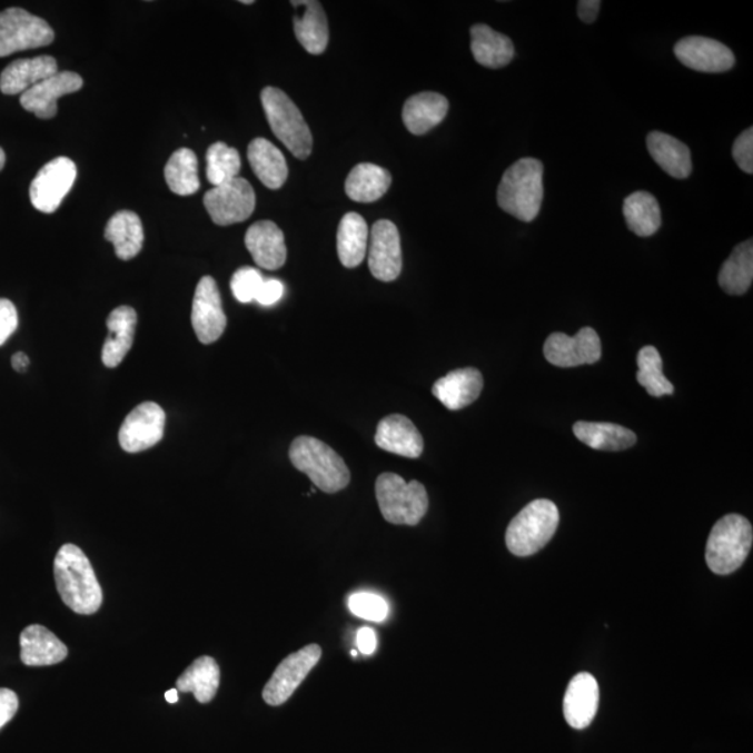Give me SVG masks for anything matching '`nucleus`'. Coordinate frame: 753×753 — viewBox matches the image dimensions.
<instances>
[{"instance_id":"49530a36","label":"nucleus","mask_w":753,"mask_h":753,"mask_svg":"<svg viewBox=\"0 0 753 753\" xmlns=\"http://www.w3.org/2000/svg\"><path fill=\"white\" fill-rule=\"evenodd\" d=\"M357 647L359 652L370 656L377 648V635L371 628H360L356 634Z\"/></svg>"},{"instance_id":"bb28decb","label":"nucleus","mask_w":753,"mask_h":753,"mask_svg":"<svg viewBox=\"0 0 753 753\" xmlns=\"http://www.w3.org/2000/svg\"><path fill=\"white\" fill-rule=\"evenodd\" d=\"M646 146L654 162L672 178L686 179L692 174L690 148L675 137L662 131H652L647 136Z\"/></svg>"},{"instance_id":"6ab92c4d","label":"nucleus","mask_w":753,"mask_h":753,"mask_svg":"<svg viewBox=\"0 0 753 753\" xmlns=\"http://www.w3.org/2000/svg\"><path fill=\"white\" fill-rule=\"evenodd\" d=\"M483 376L477 368L466 367L454 370L434 384L432 393L445 408L460 410L474 404L483 392Z\"/></svg>"},{"instance_id":"3c124183","label":"nucleus","mask_w":753,"mask_h":753,"mask_svg":"<svg viewBox=\"0 0 753 753\" xmlns=\"http://www.w3.org/2000/svg\"><path fill=\"white\" fill-rule=\"evenodd\" d=\"M4 164H7V153L0 148V170L4 168Z\"/></svg>"},{"instance_id":"f257e3e1","label":"nucleus","mask_w":753,"mask_h":753,"mask_svg":"<svg viewBox=\"0 0 753 753\" xmlns=\"http://www.w3.org/2000/svg\"><path fill=\"white\" fill-rule=\"evenodd\" d=\"M55 581L63 603L77 614H96L102 604V587L90 559L75 544L60 547L53 564Z\"/></svg>"},{"instance_id":"f8f14e48","label":"nucleus","mask_w":753,"mask_h":753,"mask_svg":"<svg viewBox=\"0 0 753 753\" xmlns=\"http://www.w3.org/2000/svg\"><path fill=\"white\" fill-rule=\"evenodd\" d=\"M544 357L557 367H578L593 365L601 360L602 343L595 329L582 328L575 337L567 334L554 333L544 344Z\"/></svg>"},{"instance_id":"aec40b11","label":"nucleus","mask_w":753,"mask_h":753,"mask_svg":"<svg viewBox=\"0 0 753 753\" xmlns=\"http://www.w3.org/2000/svg\"><path fill=\"white\" fill-rule=\"evenodd\" d=\"M245 245L258 267L275 271L287 261L288 250L285 236L273 221H258L251 225L245 236Z\"/></svg>"},{"instance_id":"09e8293b","label":"nucleus","mask_w":753,"mask_h":753,"mask_svg":"<svg viewBox=\"0 0 753 753\" xmlns=\"http://www.w3.org/2000/svg\"><path fill=\"white\" fill-rule=\"evenodd\" d=\"M29 365H30L29 356L23 354V351H19V354L13 355L12 366L16 371L24 373L27 368H29Z\"/></svg>"},{"instance_id":"58836bf2","label":"nucleus","mask_w":753,"mask_h":753,"mask_svg":"<svg viewBox=\"0 0 753 753\" xmlns=\"http://www.w3.org/2000/svg\"><path fill=\"white\" fill-rule=\"evenodd\" d=\"M241 159L238 150L222 141L214 142L207 151V179L214 187L238 178Z\"/></svg>"},{"instance_id":"393cba45","label":"nucleus","mask_w":753,"mask_h":753,"mask_svg":"<svg viewBox=\"0 0 753 753\" xmlns=\"http://www.w3.org/2000/svg\"><path fill=\"white\" fill-rule=\"evenodd\" d=\"M449 102L438 92H420L405 102L403 119L412 135L423 136L447 117Z\"/></svg>"},{"instance_id":"0eeeda50","label":"nucleus","mask_w":753,"mask_h":753,"mask_svg":"<svg viewBox=\"0 0 753 753\" xmlns=\"http://www.w3.org/2000/svg\"><path fill=\"white\" fill-rule=\"evenodd\" d=\"M376 497L384 519L393 525L416 526L428 509L426 487L420 482L406 483L395 474L377 477Z\"/></svg>"},{"instance_id":"c03bdc74","label":"nucleus","mask_w":753,"mask_h":753,"mask_svg":"<svg viewBox=\"0 0 753 753\" xmlns=\"http://www.w3.org/2000/svg\"><path fill=\"white\" fill-rule=\"evenodd\" d=\"M285 293L284 284L278 279H264L260 290L256 296V301L262 306H273L278 304Z\"/></svg>"},{"instance_id":"9b49d317","label":"nucleus","mask_w":753,"mask_h":753,"mask_svg":"<svg viewBox=\"0 0 753 753\" xmlns=\"http://www.w3.org/2000/svg\"><path fill=\"white\" fill-rule=\"evenodd\" d=\"M76 164L70 158L59 157L48 162L30 186V200L38 211L52 214L75 185Z\"/></svg>"},{"instance_id":"37998d69","label":"nucleus","mask_w":753,"mask_h":753,"mask_svg":"<svg viewBox=\"0 0 753 753\" xmlns=\"http://www.w3.org/2000/svg\"><path fill=\"white\" fill-rule=\"evenodd\" d=\"M19 327L18 309L8 299H0V346L8 343Z\"/></svg>"},{"instance_id":"f704fd0d","label":"nucleus","mask_w":753,"mask_h":753,"mask_svg":"<svg viewBox=\"0 0 753 753\" xmlns=\"http://www.w3.org/2000/svg\"><path fill=\"white\" fill-rule=\"evenodd\" d=\"M753 280V241H742L723 264L719 274L720 288L725 294L741 296L750 290Z\"/></svg>"},{"instance_id":"b1692460","label":"nucleus","mask_w":753,"mask_h":753,"mask_svg":"<svg viewBox=\"0 0 753 753\" xmlns=\"http://www.w3.org/2000/svg\"><path fill=\"white\" fill-rule=\"evenodd\" d=\"M57 73V59L52 57L14 60L0 76V91L7 96H19Z\"/></svg>"},{"instance_id":"dca6fc26","label":"nucleus","mask_w":753,"mask_h":753,"mask_svg":"<svg viewBox=\"0 0 753 753\" xmlns=\"http://www.w3.org/2000/svg\"><path fill=\"white\" fill-rule=\"evenodd\" d=\"M675 57L681 63L701 73H724L734 68L733 51L724 43L706 37H686L675 43Z\"/></svg>"},{"instance_id":"4468645a","label":"nucleus","mask_w":753,"mask_h":753,"mask_svg":"<svg viewBox=\"0 0 753 753\" xmlns=\"http://www.w3.org/2000/svg\"><path fill=\"white\" fill-rule=\"evenodd\" d=\"M227 323L216 279L202 277L197 285L191 309V326L197 338L205 345L217 343L222 337Z\"/></svg>"},{"instance_id":"412c9836","label":"nucleus","mask_w":753,"mask_h":753,"mask_svg":"<svg viewBox=\"0 0 753 753\" xmlns=\"http://www.w3.org/2000/svg\"><path fill=\"white\" fill-rule=\"evenodd\" d=\"M374 439L378 448L410 459L419 458L425 449L420 432L417 430L414 422L404 415L384 417L378 423Z\"/></svg>"},{"instance_id":"39448f33","label":"nucleus","mask_w":753,"mask_h":753,"mask_svg":"<svg viewBox=\"0 0 753 753\" xmlns=\"http://www.w3.org/2000/svg\"><path fill=\"white\" fill-rule=\"evenodd\" d=\"M753 542L751 522L742 515L730 514L713 526L706 546V563L712 573L730 575L741 568Z\"/></svg>"},{"instance_id":"a211bd4d","label":"nucleus","mask_w":753,"mask_h":753,"mask_svg":"<svg viewBox=\"0 0 753 753\" xmlns=\"http://www.w3.org/2000/svg\"><path fill=\"white\" fill-rule=\"evenodd\" d=\"M601 690L595 677L589 673L575 675L564 697V716L571 727L584 730L589 727L596 717Z\"/></svg>"},{"instance_id":"2eb2a0df","label":"nucleus","mask_w":753,"mask_h":753,"mask_svg":"<svg viewBox=\"0 0 753 753\" xmlns=\"http://www.w3.org/2000/svg\"><path fill=\"white\" fill-rule=\"evenodd\" d=\"M368 268L373 277L382 283H393L403 273L399 230L388 219H382L373 225Z\"/></svg>"},{"instance_id":"f3484780","label":"nucleus","mask_w":753,"mask_h":753,"mask_svg":"<svg viewBox=\"0 0 753 753\" xmlns=\"http://www.w3.org/2000/svg\"><path fill=\"white\" fill-rule=\"evenodd\" d=\"M85 81L73 71H58L57 75L38 82L21 93L20 103L27 112L40 119H52L58 113V100L69 93L80 91Z\"/></svg>"},{"instance_id":"603ef678","label":"nucleus","mask_w":753,"mask_h":753,"mask_svg":"<svg viewBox=\"0 0 753 753\" xmlns=\"http://www.w3.org/2000/svg\"><path fill=\"white\" fill-rule=\"evenodd\" d=\"M241 3H244V4H252V3H255V2H252V0H241Z\"/></svg>"},{"instance_id":"a19ab883","label":"nucleus","mask_w":753,"mask_h":753,"mask_svg":"<svg viewBox=\"0 0 753 753\" xmlns=\"http://www.w3.org/2000/svg\"><path fill=\"white\" fill-rule=\"evenodd\" d=\"M262 283L264 278L258 269L244 267L234 274L232 279H230V289L240 304H250V301L256 300Z\"/></svg>"},{"instance_id":"ddd939ff","label":"nucleus","mask_w":753,"mask_h":753,"mask_svg":"<svg viewBox=\"0 0 753 753\" xmlns=\"http://www.w3.org/2000/svg\"><path fill=\"white\" fill-rule=\"evenodd\" d=\"M165 412L156 403H145L130 412L119 432V444L126 453L137 454L156 447L164 438Z\"/></svg>"},{"instance_id":"72a5a7b5","label":"nucleus","mask_w":753,"mask_h":753,"mask_svg":"<svg viewBox=\"0 0 753 753\" xmlns=\"http://www.w3.org/2000/svg\"><path fill=\"white\" fill-rule=\"evenodd\" d=\"M219 683H221V670L218 663L210 656H202L180 675L176 690L185 694L190 692L200 703H208L216 697Z\"/></svg>"},{"instance_id":"4c0bfd02","label":"nucleus","mask_w":753,"mask_h":753,"mask_svg":"<svg viewBox=\"0 0 753 753\" xmlns=\"http://www.w3.org/2000/svg\"><path fill=\"white\" fill-rule=\"evenodd\" d=\"M637 383L654 398L673 395L674 386L664 376L663 360L654 346H645L637 354Z\"/></svg>"},{"instance_id":"6e6552de","label":"nucleus","mask_w":753,"mask_h":753,"mask_svg":"<svg viewBox=\"0 0 753 753\" xmlns=\"http://www.w3.org/2000/svg\"><path fill=\"white\" fill-rule=\"evenodd\" d=\"M55 32L46 20L24 9L10 8L0 13V58L51 46Z\"/></svg>"},{"instance_id":"7ed1b4c3","label":"nucleus","mask_w":753,"mask_h":753,"mask_svg":"<svg viewBox=\"0 0 753 753\" xmlns=\"http://www.w3.org/2000/svg\"><path fill=\"white\" fill-rule=\"evenodd\" d=\"M289 458L296 469L324 493H338L349 485L350 472L345 460L320 439L309 436L295 438Z\"/></svg>"},{"instance_id":"4be33fe9","label":"nucleus","mask_w":753,"mask_h":753,"mask_svg":"<svg viewBox=\"0 0 753 753\" xmlns=\"http://www.w3.org/2000/svg\"><path fill=\"white\" fill-rule=\"evenodd\" d=\"M20 658L26 666H53L68 657V647L42 625H30L20 635Z\"/></svg>"},{"instance_id":"423d86ee","label":"nucleus","mask_w":753,"mask_h":753,"mask_svg":"<svg viewBox=\"0 0 753 753\" xmlns=\"http://www.w3.org/2000/svg\"><path fill=\"white\" fill-rule=\"evenodd\" d=\"M264 112L277 139L298 159L311 156L313 136L309 125L296 103L279 88L266 87L261 91Z\"/></svg>"},{"instance_id":"8fccbe9b","label":"nucleus","mask_w":753,"mask_h":753,"mask_svg":"<svg viewBox=\"0 0 753 753\" xmlns=\"http://www.w3.org/2000/svg\"><path fill=\"white\" fill-rule=\"evenodd\" d=\"M165 700L169 703H176L179 701V691L178 690H170L165 694Z\"/></svg>"},{"instance_id":"cd10ccee","label":"nucleus","mask_w":753,"mask_h":753,"mask_svg":"<svg viewBox=\"0 0 753 753\" xmlns=\"http://www.w3.org/2000/svg\"><path fill=\"white\" fill-rule=\"evenodd\" d=\"M250 167L261 184L268 189L278 190L288 179L289 169L284 153L266 139H255L247 148Z\"/></svg>"},{"instance_id":"473e14b6","label":"nucleus","mask_w":753,"mask_h":753,"mask_svg":"<svg viewBox=\"0 0 753 753\" xmlns=\"http://www.w3.org/2000/svg\"><path fill=\"white\" fill-rule=\"evenodd\" d=\"M368 247V227L365 218L348 212L340 219L337 234V249L340 262L346 268L359 267L365 260Z\"/></svg>"},{"instance_id":"1a4fd4ad","label":"nucleus","mask_w":753,"mask_h":753,"mask_svg":"<svg viewBox=\"0 0 753 753\" xmlns=\"http://www.w3.org/2000/svg\"><path fill=\"white\" fill-rule=\"evenodd\" d=\"M205 206L214 224L219 227L245 222L256 210V194L249 181L236 178L212 187L205 196Z\"/></svg>"},{"instance_id":"ea45409f","label":"nucleus","mask_w":753,"mask_h":753,"mask_svg":"<svg viewBox=\"0 0 753 753\" xmlns=\"http://www.w3.org/2000/svg\"><path fill=\"white\" fill-rule=\"evenodd\" d=\"M351 614L373 623H383L388 617V604L383 597L373 593H357L349 598Z\"/></svg>"},{"instance_id":"c9c22d12","label":"nucleus","mask_w":753,"mask_h":753,"mask_svg":"<svg viewBox=\"0 0 753 753\" xmlns=\"http://www.w3.org/2000/svg\"><path fill=\"white\" fill-rule=\"evenodd\" d=\"M623 212L631 232L640 238H648L662 227L661 206L656 197L647 191H636L626 197Z\"/></svg>"},{"instance_id":"20e7f679","label":"nucleus","mask_w":753,"mask_h":753,"mask_svg":"<svg viewBox=\"0 0 753 753\" xmlns=\"http://www.w3.org/2000/svg\"><path fill=\"white\" fill-rule=\"evenodd\" d=\"M558 524L557 505L549 499H535L511 521L505 543L514 555L529 557L547 546Z\"/></svg>"},{"instance_id":"c85d7f7f","label":"nucleus","mask_w":753,"mask_h":753,"mask_svg":"<svg viewBox=\"0 0 753 753\" xmlns=\"http://www.w3.org/2000/svg\"><path fill=\"white\" fill-rule=\"evenodd\" d=\"M304 8V12L296 14L294 19L295 34L300 46L311 55H321L326 52L329 30L327 14L324 12L323 4L315 0L307 2H293Z\"/></svg>"},{"instance_id":"a18cd8bd","label":"nucleus","mask_w":753,"mask_h":753,"mask_svg":"<svg viewBox=\"0 0 753 753\" xmlns=\"http://www.w3.org/2000/svg\"><path fill=\"white\" fill-rule=\"evenodd\" d=\"M19 711V696L8 688H0V729L4 727Z\"/></svg>"},{"instance_id":"7c9ffc66","label":"nucleus","mask_w":753,"mask_h":753,"mask_svg":"<svg viewBox=\"0 0 753 753\" xmlns=\"http://www.w3.org/2000/svg\"><path fill=\"white\" fill-rule=\"evenodd\" d=\"M392 174L374 164H359L350 170L345 181V191L356 202L380 200L392 187Z\"/></svg>"},{"instance_id":"f03ea898","label":"nucleus","mask_w":753,"mask_h":753,"mask_svg":"<svg viewBox=\"0 0 753 753\" xmlns=\"http://www.w3.org/2000/svg\"><path fill=\"white\" fill-rule=\"evenodd\" d=\"M543 164L535 158H522L511 165L498 186L499 208L519 221L536 219L543 205Z\"/></svg>"},{"instance_id":"5701e85b","label":"nucleus","mask_w":753,"mask_h":753,"mask_svg":"<svg viewBox=\"0 0 753 753\" xmlns=\"http://www.w3.org/2000/svg\"><path fill=\"white\" fill-rule=\"evenodd\" d=\"M137 313L133 307L120 306L109 315L107 320L108 338L102 348V361L115 368L123 361L135 343Z\"/></svg>"},{"instance_id":"9d476101","label":"nucleus","mask_w":753,"mask_h":753,"mask_svg":"<svg viewBox=\"0 0 753 753\" xmlns=\"http://www.w3.org/2000/svg\"><path fill=\"white\" fill-rule=\"evenodd\" d=\"M321 654V647L316 645V643L300 648L299 652L289 654L275 670L267 685L264 686L262 700L269 706H280L285 702H288L289 697L295 694V691L304 683L311 670L320 662Z\"/></svg>"},{"instance_id":"864d4df0","label":"nucleus","mask_w":753,"mask_h":753,"mask_svg":"<svg viewBox=\"0 0 753 753\" xmlns=\"http://www.w3.org/2000/svg\"><path fill=\"white\" fill-rule=\"evenodd\" d=\"M351 656L356 657V656H357V652H356V651H351Z\"/></svg>"},{"instance_id":"79ce46f5","label":"nucleus","mask_w":753,"mask_h":753,"mask_svg":"<svg viewBox=\"0 0 753 753\" xmlns=\"http://www.w3.org/2000/svg\"><path fill=\"white\" fill-rule=\"evenodd\" d=\"M734 161L745 174L753 172V130L752 128L742 131L733 146Z\"/></svg>"},{"instance_id":"c756f323","label":"nucleus","mask_w":753,"mask_h":753,"mask_svg":"<svg viewBox=\"0 0 753 753\" xmlns=\"http://www.w3.org/2000/svg\"><path fill=\"white\" fill-rule=\"evenodd\" d=\"M106 239L115 247V255L120 260L129 261L139 256L145 244V229L141 219L133 211H119L109 219L106 228Z\"/></svg>"},{"instance_id":"a878e982","label":"nucleus","mask_w":753,"mask_h":753,"mask_svg":"<svg viewBox=\"0 0 753 753\" xmlns=\"http://www.w3.org/2000/svg\"><path fill=\"white\" fill-rule=\"evenodd\" d=\"M470 48L477 63L488 69H502L515 57L513 41L502 32L486 24H476L470 29Z\"/></svg>"},{"instance_id":"2f4dec72","label":"nucleus","mask_w":753,"mask_h":753,"mask_svg":"<svg viewBox=\"0 0 753 753\" xmlns=\"http://www.w3.org/2000/svg\"><path fill=\"white\" fill-rule=\"evenodd\" d=\"M574 434L581 443L597 450H624L634 447L636 434L614 423L578 422Z\"/></svg>"},{"instance_id":"e433bc0d","label":"nucleus","mask_w":753,"mask_h":753,"mask_svg":"<svg viewBox=\"0 0 753 753\" xmlns=\"http://www.w3.org/2000/svg\"><path fill=\"white\" fill-rule=\"evenodd\" d=\"M165 180L170 191L178 196H191L200 190L199 159L189 148H180L170 156L165 167Z\"/></svg>"},{"instance_id":"de8ad7c7","label":"nucleus","mask_w":753,"mask_h":753,"mask_svg":"<svg viewBox=\"0 0 753 753\" xmlns=\"http://www.w3.org/2000/svg\"><path fill=\"white\" fill-rule=\"evenodd\" d=\"M601 7V0H581L578 3L579 19L586 24L595 23Z\"/></svg>"}]
</instances>
